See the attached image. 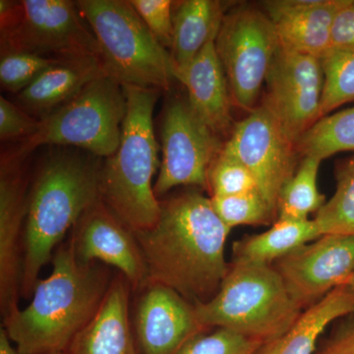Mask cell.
I'll use <instances>...</instances> for the list:
<instances>
[{
	"label": "cell",
	"instance_id": "obj_1",
	"mask_svg": "<svg viewBox=\"0 0 354 354\" xmlns=\"http://www.w3.org/2000/svg\"><path fill=\"white\" fill-rule=\"evenodd\" d=\"M230 230L200 191H183L160 201L157 223L135 234L148 283L167 286L194 305L209 301L230 267L225 245Z\"/></svg>",
	"mask_w": 354,
	"mask_h": 354
},
{
	"label": "cell",
	"instance_id": "obj_2",
	"mask_svg": "<svg viewBox=\"0 0 354 354\" xmlns=\"http://www.w3.org/2000/svg\"><path fill=\"white\" fill-rule=\"evenodd\" d=\"M51 264L30 304L2 320L20 354L67 351L101 307L115 276L102 263L79 260L69 241L58 247Z\"/></svg>",
	"mask_w": 354,
	"mask_h": 354
},
{
	"label": "cell",
	"instance_id": "obj_3",
	"mask_svg": "<svg viewBox=\"0 0 354 354\" xmlns=\"http://www.w3.org/2000/svg\"><path fill=\"white\" fill-rule=\"evenodd\" d=\"M100 171L92 158L68 153L53 156L41 165L28 193L21 298H31L41 269L101 198Z\"/></svg>",
	"mask_w": 354,
	"mask_h": 354
},
{
	"label": "cell",
	"instance_id": "obj_4",
	"mask_svg": "<svg viewBox=\"0 0 354 354\" xmlns=\"http://www.w3.org/2000/svg\"><path fill=\"white\" fill-rule=\"evenodd\" d=\"M127 115L118 150L100 171V196L106 207L134 234L157 223L160 201L153 191L158 167V142L153 113L158 91L122 86Z\"/></svg>",
	"mask_w": 354,
	"mask_h": 354
},
{
	"label": "cell",
	"instance_id": "obj_5",
	"mask_svg": "<svg viewBox=\"0 0 354 354\" xmlns=\"http://www.w3.org/2000/svg\"><path fill=\"white\" fill-rule=\"evenodd\" d=\"M195 307L207 329L223 328L262 344L285 334L304 312L272 265L237 259L215 297Z\"/></svg>",
	"mask_w": 354,
	"mask_h": 354
},
{
	"label": "cell",
	"instance_id": "obj_6",
	"mask_svg": "<svg viewBox=\"0 0 354 354\" xmlns=\"http://www.w3.org/2000/svg\"><path fill=\"white\" fill-rule=\"evenodd\" d=\"M83 19L99 44L109 77L121 86L169 90L174 77L171 51L127 0L76 1Z\"/></svg>",
	"mask_w": 354,
	"mask_h": 354
},
{
	"label": "cell",
	"instance_id": "obj_7",
	"mask_svg": "<svg viewBox=\"0 0 354 354\" xmlns=\"http://www.w3.org/2000/svg\"><path fill=\"white\" fill-rule=\"evenodd\" d=\"M127 109L122 86L109 75L100 77L41 118L35 134L10 153L26 160L41 146H73L95 157H111L120 146Z\"/></svg>",
	"mask_w": 354,
	"mask_h": 354
},
{
	"label": "cell",
	"instance_id": "obj_8",
	"mask_svg": "<svg viewBox=\"0 0 354 354\" xmlns=\"http://www.w3.org/2000/svg\"><path fill=\"white\" fill-rule=\"evenodd\" d=\"M0 35L1 55L26 53L53 59H101L97 39L76 2L69 0H1Z\"/></svg>",
	"mask_w": 354,
	"mask_h": 354
},
{
	"label": "cell",
	"instance_id": "obj_9",
	"mask_svg": "<svg viewBox=\"0 0 354 354\" xmlns=\"http://www.w3.org/2000/svg\"><path fill=\"white\" fill-rule=\"evenodd\" d=\"M215 46L232 102L253 111L279 46L272 21L265 11L235 7L225 14Z\"/></svg>",
	"mask_w": 354,
	"mask_h": 354
},
{
	"label": "cell",
	"instance_id": "obj_10",
	"mask_svg": "<svg viewBox=\"0 0 354 354\" xmlns=\"http://www.w3.org/2000/svg\"><path fill=\"white\" fill-rule=\"evenodd\" d=\"M223 147L188 101L169 104L162 120V164L153 184L158 199L181 185L208 190L209 169Z\"/></svg>",
	"mask_w": 354,
	"mask_h": 354
},
{
	"label": "cell",
	"instance_id": "obj_11",
	"mask_svg": "<svg viewBox=\"0 0 354 354\" xmlns=\"http://www.w3.org/2000/svg\"><path fill=\"white\" fill-rule=\"evenodd\" d=\"M221 151L250 171L260 194L278 218L279 195L298 167L295 142L261 106L235 125Z\"/></svg>",
	"mask_w": 354,
	"mask_h": 354
},
{
	"label": "cell",
	"instance_id": "obj_12",
	"mask_svg": "<svg viewBox=\"0 0 354 354\" xmlns=\"http://www.w3.org/2000/svg\"><path fill=\"white\" fill-rule=\"evenodd\" d=\"M264 106L297 142L320 120L324 88L321 58L279 46L266 78Z\"/></svg>",
	"mask_w": 354,
	"mask_h": 354
},
{
	"label": "cell",
	"instance_id": "obj_13",
	"mask_svg": "<svg viewBox=\"0 0 354 354\" xmlns=\"http://www.w3.org/2000/svg\"><path fill=\"white\" fill-rule=\"evenodd\" d=\"M272 265L304 311L348 283L354 272V236L321 235Z\"/></svg>",
	"mask_w": 354,
	"mask_h": 354
},
{
	"label": "cell",
	"instance_id": "obj_14",
	"mask_svg": "<svg viewBox=\"0 0 354 354\" xmlns=\"http://www.w3.org/2000/svg\"><path fill=\"white\" fill-rule=\"evenodd\" d=\"M68 241L79 260L115 268L128 279L133 292L148 283V270L136 235L101 198L83 214Z\"/></svg>",
	"mask_w": 354,
	"mask_h": 354
},
{
	"label": "cell",
	"instance_id": "obj_15",
	"mask_svg": "<svg viewBox=\"0 0 354 354\" xmlns=\"http://www.w3.org/2000/svg\"><path fill=\"white\" fill-rule=\"evenodd\" d=\"M25 158L2 153L0 169V311L2 320L20 309L28 201Z\"/></svg>",
	"mask_w": 354,
	"mask_h": 354
},
{
	"label": "cell",
	"instance_id": "obj_16",
	"mask_svg": "<svg viewBox=\"0 0 354 354\" xmlns=\"http://www.w3.org/2000/svg\"><path fill=\"white\" fill-rule=\"evenodd\" d=\"M132 327L140 354H177L197 335L206 332L196 307L176 291L148 283L137 291Z\"/></svg>",
	"mask_w": 354,
	"mask_h": 354
},
{
	"label": "cell",
	"instance_id": "obj_17",
	"mask_svg": "<svg viewBox=\"0 0 354 354\" xmlns=\"http://www.w3.org/2000/svg\"><path fill=\"white\" fill-rule=\"evenodd\" d=\"M346 0H270L264 9L279 46L321 58L330 48L337 11Z\"/></svg>",
	"mask_w": 354,
	"mask_h": 354
},
{
	"label": "cell",
	"instance_id": "obj_18",
	"mask_svg": "<svg viewBox=\"0 0 354 354\" xmlns=\"http://www.w3.org/2000/svg\"><path fill=\"white\" fill-rule=\"evenodd\" d=\"M129 281L116 272L95 315L74 337L68 354H140L131 320Z\"/></svg>",
	"mask_w": 354,
	"mask_h": 354
},
{
	"label": "cell",
	"instance_id": "obj_19",
	"mask_svg": "<svg viewBox=\"0 0 354 354\" xmlns=\"http://www.w3.org/2000/svg\"><path fill=\"white\" fill-rule=\"evenodd\" d=\"M176 80L188 93V104L200 120L220 137L232 125V99L215 41L203 48L192 62L174 70Z\"/></svg>",
	"mask_w": 354,
	"mask_h": 354
},
{
	"label": "cell",
	"instance_id": "obj_20",
	"mask_svg": "<svg viewBox=\"0 0 354 354\" xmlns=\"http://www.w3.org/2000/svg\"><path fill=\"white\" fill-rule=\"evenodd\" d=\"M108 75L100 58L60 59L18 95L21 108L51 113L76 97L88 84Z\"/></svg>",
	"mask_w": 354,
	"mask_h": 354
},
{
	"label": "cell",
	"instance_id": "obj_21",
	"mask_svg": "<svg viewBox=\"0 0 354 354\" xmlns=\"http://www.w3.org/2000/svg\"><path fill=\"white\" fill-rule=\"evenodd\" d=\"M354 314V291L346 286L330 291L305 309L290 330L265 342L254 354H314L320 337L330 324Z\"/></svg>",
	"mask_w": 354,
	"mask_h": 354
},
{
	"label": "cell",
	"instance_id": "obj_22",
	"mask_svg": "<svg viewBox=\"0 0 354 354\" xmlns=\"http://www.w3.org/2000/svg\"><path fill=\"white\" fill-rule=\"evenodd\" d=\"M227 4L216 0L174 2L171 55L174 70L186 66L205 46L216 41Z\"/></svg>",
	"mask_w": 354,
	"mask_h": 354
},
{
	"label": "cell",
	"instance_id": "obj_23",
	"mask_svg": "<svg viewBox=\"0 0 354 354\" xmlns=\"http://www.w3.org/2000/svg\"><path fill=\"white\" fill-rule=\"evenodd\" d=\"M321 235L320 228L314 218L277 220L262 234L247 235L235 241L232 246V259L272 265Z\"/></svg>",
	"mask_w": 354,
	"mask_h": 354
},
{
	"label": "cell",
	"instance_id": "obj_24",
	"mask_svg": "<svg viewBox=\"0 0 354 354\" xmlns=\"http://www.w3.org/2000/svg\"><path fill=\"white\" fill-rule=\"evenodd\" d=\"M320 158L304 157L292 177L285 184L278 202L277 220H310L326 204L325 195L318 189Z\"/></svg>",
	"mask_w": 354,
	"mask_h": 354
},
{
	"label": "cell",
	"instance_id": "obj_25",
	"mask_svg": "<svg viewBox=\"0 0 354 354\" xmlns=\"http://www.w3.org/2000/svg\"><path fill=\"white\" fill-rule=\"evenodd\" d=\"M298 155L321 160L354 152V106L324 116L295 142Z\"/></svg>",
	"mask_w": 354,
	"mask_h": 354
},
{
	"label": "cell",
	"instance_id": "obj_26",
	"mask_svg": "<svg viewBox=\"0 0 354 354\" xmlns=\"http://www.w3.org/2000/svg\"><path fill=\"white\" fill-rule=\"evenodd\" d=\"M335 190L314 216L323 234L354 236V155L337 162Z\"/></svg>",
	"mask_w": 354,
	"mask_h": 354
},
{
	"label": "cell",
	"instance_id": "obj_27",
	"mask_svg": "<svg viewBox=\"0 0 354 354\" xmlns=\"http://www.w3.org/2000/svg\"><path fill=\"white\" fill-rule=\"evenodd\" d=\"M321 62L324 72L322 118L342 104L354 102V48H330L321 57Z\"/></svg>",
	"mask_w": 354,
	"mask_h": 354
},
{
	"label": "cell",
	"instance_id": "obj_28",
	"mask_svg": "<svg viewBox=\"0 0 354 354\" xmlns=\"http://www.w3.org/2000/svg\"><path fill=\"white\" fill-rule=\"evenodd\" d=\"M209 199L216 215L230 230L241 225H272L277 221L276 214L259 191Z\"/></svg>",
	"mask_w": 354,
	"mask_h": 354
},
{
	"label": "cell",
	"instance_id": "obj_29",
	"mask_svg": "<svg viewBox=\"0 0 354 354\" xmlns=\"http://www.w3.org/2000/svg\"><path fill=\"white\" fill-rule=\"evenodd\" d=\"M208 191L211 196H230L259 190L245 165L221 151L209 169Z\"/></svg>",
	"mask_w": 354,
	"mask_h": 354
},
{
	"label": "cell",
	"instance_id": "obj_30",
	"mask_svg": "<svg viewBox=\"0 0 354 354\" xmlns=\"http://www.w3.org/2000/svg\"><path fill=\"white\" fill-rule=\"evenodd\" d=\"M59 60L26 53L1 55L0 82L2 88L9 92L20 94L44 71L57 64Z\"/></svg>",
	"mask_w": 354,
	"mask_h": 354
},
{
	"label": "cell",
	"instance_id": "obj_31",
	"mask_svg": "<svg viewBox=\"0 0 354 354\" xmlns=\"http://www.w3.org/2000/svg\"><path fill=\"white\" fill-rule=\"evenodd\" d=\"M262 342L223 328L203 332L177 354H254Z\"/></svg>",
	"mask_w": 354,
	"mask_h": 354
},
{
	"label": "cell",
	"instance_id": "obj_32",
	"mask_svg": "<svg viewBox=\"0 0 354 354\" xmlns=\"http://www.w3.org/2000/svg\"><path fill=\"white\" fill-rule=\"evenodd\" d=\"M130 2L160 44L167 50L171 48L174 2L171 0H130Z\"/></svg>",
	"mask_w": 354,
	"mask_h": 354
},
{
	"label": "cell",
	"instance_id": "obj_33",
	"mask_svg": "<svg viewBox=\"0 0 354 354\" xmlns=\"http://www.w3.org/2000/svg\"><path fill=\"white\" fill-rule=\"evenodd\" d=\"M39 120L30 115L28 111L0 97V138L1 141L25 140L37 131Z\"/></svg>",
	"mask_w": 354,
	"mask_h": 354
},
{
	"label": "cell",
	"instance_id": "obj_34",
	"mask_svg": "<svg viewBox=\"0 0 354 354\" xmlns=\"http://www.w3.org/2000/svg\"><path fill=\"white\" fill-rule=\"evenodd\" d=\"M316 354H354V314L339 320Z\"/></svg>",
	"mask_w": 354,
	"mask_h": 354
},
{
	"label": "cell",
	"instance_id": "obj_35",
	"mask_svg": "<svg viewBox=\"0 0 354 354\" xmlns=\"http://www.w3.org/2000/svg\"><path fill=\"white\" fill-rule=\"evenodd\" d=\"M354 48V0H346L333 23L330 48Z\"/></svg>",
	"mask_w": 354,
	"mask_h": 354
},
{
	"label": "cell",
	"instance_id": "obj_36",
	"mask_svg": "<svg viewBox=\"0 0 354 354\" xmlns=\"http://www.w3.org/2000/svg\"><path fill=\"white\" fill-rule=\"evenodd\" d=\"M0 354H20L3 327L0 329Z\"/></svg>",
	"mask_w": 354,
	"mask_h": 354
},
{
	"label": "cell",
	"instance_id": "obj_37",
	"mask_svg": "<svg viewBox=\"0 0 354 354\" xmlns=\"http://www.w3.org/2000/svg\"><path fill=\"white\" fill-rule=\"evenodd\" d=\"M346 286H348V288H351V290L354 291V272L353 274H351V278L348 279Z\"/></svg>",
	"mask_w": 354,
	"mask_h": 354
},
{
	"label": "cell",
	"instance_id": "obj_38",
	"mask_svg": "<svg viewBox=\"0 0 354 354\" xmlns=\"http://www.w3.org/2000/svg\"><path fill=\"white\" fill-rule=\"evenodd\" d=\"M44 354H68L67 351H57V353H44Z\"/></svg>",
	"mask_w": 354,
	"mask_h": 354
}]
</instances>
